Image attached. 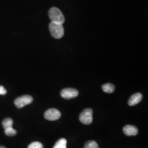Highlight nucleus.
I'll list each match as a JSON object with an SVG mask.
<instances>
[{"mask_svg":"<svg viewBox=\"0 0 148 148\" xmlns=\"http://www.w3.org/2000/svg\"><path fill=\"white\" fill-rule=\"evenodd\" d=\"M49 30L52 36L55 38L59 39L64 36V30L63 24L51 21L49 24Z\"/></svg>","mask_w":148,"mask_h":148,"instance_id":"nucleus-1","label":"nucleus"},{"mask_svg":"<svg viewBox=\"0 0 148 148\" xmlns=\"http://www.w3.org/2000/svg\"><path fill=\"white\" fill-rule=\"evenodd\" d=\"M48 16L51 21L63 24L65 22V18L61 11L56 7L51 8L49 12Z\"/></svg>","mask_w":148,"mask_h":148,"instance_id":"nucleus-2","label":"nucleus"},{"mask_svg":"<svg viewBox=\"0 0 148 148\" xmlns=\"http://www.w3.org/2000/svg\"><path fill=\"white\" fill-rule=\"evenodd\" d=\"M79 120L83 124L90 125L93 121V110L92 109L87 108L82 111L79 115Z\"/></svg>","mask_w":148,"mask_h":148,"instance_id":"nucleus-3","label":"nucleus"},{"mask_svg":"<svg viewBox=\"0 0 148 148\" xmlns=\"http://www.w3.org/2000/svg\"><path fill=\"white\" fill-rule=\"evenodd\" d=\"M33 98L32 96L24 95L17 98L14 101V104L18 108L21 109L24 106L31 104Z\"/></svg>","mask_w":148,"mask_h":148,"instance_id":"nucleus-4","label":"nucleus"},{"mask_svg":"<svg viewBox=\"0 0 148 148\" xmlns=\"http://www.w3.org/2000/svg\"><path fill=\"white\" fill-rule=\"evenodd\" d=\"M44 116L46 120L49 121H56L60 119L61 113L60 111L56 109H49L45 112Z\"/></svg>","mask_w":148,"mask_h":148,"instance_id":"nucleus-5","label":"nucleus"},{"mask_svg":"<svg viewBox=\"0 0 148 148\" xmlns=\"http://www.w3.org/2000/svg\"><path fill=\"white\" fill-rule=\"evenodd\" d=\"M61 96L65 99H70L77 97L79 95L78 90L72 88L64 89L61 91Z\"/></svg>","mask_w":148,"mask_h":148,"instance_id":"nucleus-6","label":"nucleus"},{"mask_svg":"<svg viewBox=\"0 0 148 148\" xmlns=\"http://www.w3.org/2000/svg\"><path fill=\"white\" fill-rule=\"evenodd\" d=\"M123 133L127 136H134L137 135L138 133V130L137 127L133 125H126L123 128Z\"/></svg>","mask_w":148,"mask_h":148,"instance_id":"nucleus-7","label":"nucleus"},{"mask_svg":"<svg viewBox=\"0 0 148 148\" xmlns=\"http://www.w3.org/2000/svg\"><path fill=\"white\" fill-rule=\"evenodd\" d=\"M143 99V95L140 93H137L133 95L128 101V104L130 106H134L137 105L140 103Z\"/></svg>","mask_w":148,"mask_h":148,"instance_id":"nucleus-8","label":"nucleus"},{"mask_svg":"<svg viewBox=\"0 0 148 148\" xmlns=\"http://www.w3.org/2000/svg\"><path fill=\"white\" fill-rule=\"evenodd\" d=\"M115 86L110 83L106 84L102 86V90L104 92L107 93H113L115 90Z\"/></svg>","mask_w":148,"mask_h":148,"instance_id":"nucleus-9","label":"nucleus"},{"mask_svg":"<svg viewBox=\"0 0 148 148\" xmlns=\"http://www.w3.org/2000/svg\"><path fill=\"white\" fill-rule=\"evenodd\" d=\"M66 139L65 138H61L56 143L53 148H66Z\"/></svg>","mask_w":148,"mask_h":148,"instance_id":"nucleus-10","label":"nucleus"},{"mask_svg":"<svg viewBox=\"0 0 148 148\" xmlns=\"http://www.w3.org/2000/svg\"><path fill=\"white\" fill-rule=\"evenodd\" d=\"M13 125V121L11 118H6L2 122V126L4 129L12 127Z\"/></svg>","mask_w":148,"mask_h":148,"instance_id":"nucleus-11","label":"nucleus"},{"mask_svg":"<svg viewBox=\"0 0 148 148\" xmlns=\"http://www.w3.org/2000/svg\"><path fill=\"white\" fill-rule=\"evenodd\" d=\"M5 132L7 136H10V137L14 136L17 133V132L16 130L13 128L12 127H9V128L5 129Z\"/></svg>","mask_w":148,"mask_h":148,"instance_id":"nucleus-12","label":"nucleus"},{"mask_svg":"<svg viewBox=\"0 0 148 148\" xmlns=\"http://www.w3.org/2000/svg\"><path fill=\"white\" fill-rule=\"evenodd\" d=\"M85 148H99L98 144L94 140H90L85 144Z\"/></svg>","mask_w":148,"mask_h":148,"instance_id":"nucleus-13","label":"nucleus"},{"mask_svg":"<svg viewBox=\"0 0 148 148\" xmlns=\"http://www.w3.org/2000/svg\"><path fill=\"white\" fill-rule=\"evenodd\" d=\"M28 148H43V145L42 143L38 142H35L30 144Z\"/></svg>","mask_w":148,"mask_h":148,"instance_id":"nucleus-14","label":"nucleus"},{"mask_svg":"<svg viewBox=\"0 0 148 148\" xmlns=\"http://www.w3.org/2000/svg\"><path fill=\"white\" fill-rule=\"evenodd\" d=\"M7 93V90L2 86H0V95H5Z\"/></svg>","mask_w":148,"mask_h":148,"instance_id":"nucleus-15","label":"nucleus"},{"mask_svg":"<svg viewBox=\"0 0 148 148\" xmlns=\"http://www.w3.org/2000/svg\"><path fill=\"white\" fill-rule=\"evenodd\" d=\"M0 148H6L5 147H4V146H1L0 147Z\"/></svg>","mask_w":148,"mask_h":148,"instance_id":"nucleus-16","label":"nucleus"}]
</instances>
